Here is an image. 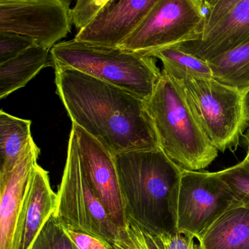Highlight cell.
<instances>
[{
  "instance_id": "cell-1",
  "label": "cell",
  "mask_w": 249,
  "mask_h": 249,
  "mask_svg": "<svg viewBox=\"0 0 249 249\" xmlns=\"http://www.w3.org/2000/svg\"><path fill=\"white\" fill-rule=\"evenodd\" d=\"M54 69L57 95L73 124L111 153L160 147L144 100L77 70Z\"/></svg>"
},
{
  "instance_id": "cell-2",
  "label": "cell",
  "mask_w": 249,
  "mask_h": 249,
  "mask_svg": "<svg viewBox=\"0 0 249 249\" xmlns=\"http://www.w3.org/2000/svg\"><path fill=\"white\" fill-rule=\"evenodd\" d=\"M126 213L152 234L178 232V202L183 168L160 147L115 155Z\"/></svg>"
},
{
  "instance_id": "cell-3",
  "label": "cell",
  "mask_w": 249,
  "mask_h": 249,
  "mask_svg": "<svg viewBox=\"0 0 249 249\" xmlns=\"http://www.w3.org/2000/svg\"><path fill=\"white\" fill-rule=\"evenodd\" d=\"M161 149L183 169L201 171L219 150L196 121L175 80L162 71L152 96L145 101Z\"/></svg>"
},
{
  "instance_id": "cell-4",
  "label": "cell",
  "mask_w": 249,
  "mask_h": 249,
  "mask_svg": "<svg viewBox=\"0 0 249 249\" xmlns=\"http://www.w3.org/2000/svg\"><path fill=\"white\" fill-rule=\"evenodd\" d=\"M51 58L52 67L77 70L144 101L151 97L162 76L153 57L120 47L92 45L76 39L54 45Z\"/></svg>"
},
{
  "instance_id": "cell-5",
  "label": "cell",
  "mask_w": 249,
  "mask_h": 249,
  "mask_svg": "<svg viewBox=\"0 0 249 249\" xmlns=\"http://www.w3.org/2000/svg\"><path fill=\"white\" fill-rule=\"evenodd\" d=\"M57 196L58 203L54 216L61 225L94 235L106 243L111 249H127V232L114 223L83 172L77 135L73 128Z\"/></svg>"
},
{
  "instance_id": "cell-6",
  "label": "cell",
  "mask_w": 249,
  "mask_h": 249,
  "mask_svg": "<svg viewBox=\"0 0 249 249\" xmlns=\"http://www.w3.org/2000/svg\"><path fill=\"white\" fill-rule=\"evenodd\" d=\"M174 80L215 147L222 152L236 147L248 125L245 95L213 77Z\"/></svg>"
},
{
  "instance_id": "cell-7",
  "label": "cell",
  "mask_w": 249,
  "mask_h": 249,
  "mask_svg": "<svg viewBox=\"0 0 249 249\" xmlns=\"http://www.w3.org/2000/svg\"><path fill=\"white\" fill-rule=\"evenodd\" d=\"M243 206L218 172L183 169L178 202V231L197 241L226 212Z\"/></svg>"
},
{
  "instance_id": "cell-8",
  "label": "cell",
  "mask_w": 249,
  "mask_h": 249,
  "mask_svg": "<svg viewBox=\"0 0 249 249\" xmlns=\"http://www.w3.org/2000/svg\"><path fill=\"white\" fill-rule=\"evenodd\" d=\"M206 13L203 0H159L137 29L119 45L147 55L192 39Z\"/></svg>"
},
{
  "instance_id": "cell-9",
  "label": "cell",
  "mask_w": 249,
  "mask_h": 249,
  "mask_svg": "<svg viewBox=\"0 0 249 249\" xmlns=\"http://www.w3.org/2000/svg\"><path fill=\"white\" fill-rule=\"evenodd\" d=\"M72 0H0V32L30 38L51 50L71 32Z\"/></svg>"
},
{
  "instance_id": "cell-10",
  "label": "cell",
  "mask_w": 249,
  "mask_h": 249,
  "mask_svg": "<svg viewBox=\"0 0 249 249\" xmlns=\"http://www.w3.org/2000/svg\"><path fill=\"white\" fill-rule=\"evenodd\" d=\"M77 135L80 165L92 190L114 223L127 232L130 222L126 213L115 155L80 126L73 124Z\"/></svg>"
},
{
  "instance_id": "cell-11",
  "label": "cell",
  "mask_w": 249,
  "mask_h": 249,
  "mask_svg": "<svg viewBox=\"0 0 249 249\" xmlns=\"http://www.w3.org/2000/svg\"><path fill=\"white\" fill-rule=\"evenodd\" d=\"M159 0H111L77 32L74 39L118 47L142 23Z\"/></svg>"
},
{
  "instance_id": "cell-12",
  "label": "cell",
  "mask_w": 249,
  "mask_h": 249,
  "mask_svg": "<svg viewBox=\"0 0 249 249\" xmlns=\"http://www.w3.org/2000/svg\"><path fill=\"white\" fill-rule=\"evenodd\" d=\"M39 154L40 150L32 140L16 165L0 173V249H14L19 214Z\"/></svg>"
},
{
  "instance_id": "cell-13",
  "label": "cell",
  "mask_w": 249,
  "mask_h": 249,
  "mask_svg": "<svg viewBox=\"0 0 249 249\" xmlns=\"http://www.w3.org/2000/svg\"><path fill=\"white\" fill-rule=\"evenodd\" d=\"M248 42L249 0H242L209 32L175 46L208 61Z\"/></svg>"
},
{
  "instance_id": "cell-14",
  "label": "cell",
  "mask_w": 249,
  "mask_h": 249,
  "mask_svg": "<svg viewBox=\"0 0 249 249\" xmlns=\"http://www.w3.org/2000/svg\"><path fill=\"white\" fill-rule=\"evenodd\" d=\"M58 196L50 184L48 171L37 165L20 209L14 249H29L47 221L55 213Z\"/></svg>"
},
{
  "instance_id": "cell-15",
  "label": "cell",
  "mask_w": 249,
  "mask_h": 249,
  "mask_svg": "<svg viewBox=\"0 0 249 249\" xmlns=\"http://www.w3.org/2000/svg\"><path fill=\"white\" fill-rule=\"evenodd\" d=\"M51 66V50L34 45L0 64V99L24 87L42 69Z\"/></svg>"
},
{
  "instance_id": "cell-16",
  "label": "cell",
  "mask_w": 249,
  "mask_h": 249,
  "mask_svg": "<svg viewBox=\"0 0 249 249\" xmlns=\"http://www.w3.org/2000/svg\"><path fill=\"white\" fill-rule=\"evenodd\" d=\"M198 241L204 249H249V209L228 211Z\"/></svg>"
},
{
  "instance_id": "cell-17",
  "label": "cell",
  "mask_w": 249,
  "mask_h": 249,
  "mask_svg": "<svg viewBox=\"0 0 249 249\" xmlns=\"http://www.w3.org/2000/svg\"><path fill=\"white\" fill-rule=\"evenodd\" d=\"M213 78L247 95L249 91V42L210 61Z\"/></svg>"
},
{
  "instance_id": "cell-18",
  "label": "cell",
  "mask_w": 249,
  "mask_h": 249,
  "mask_svg": "<svg viewBox=\"0 0 249 249\" xmlns=\"http://www.w3.org/2000/svg\"><path fill=\"white\" fill-rule=\"evenodd\" d=\"M32 121L0 112V173L11 169L29 142Z\"/></svg>"
},
{
  "instance_id": "cell-19",
  "label": "cell",
  "mask_w": 249,
  "mask_h": 249,
  "mask_svg": "<svg viewBox=\"0 0 249 249\" xmlns=\"http://www.w3.org/2000/svg\"><path fill=\"white\" fill-rule=\"evenodd\" d=\"M146 55L160 60L163 64L162 71L174 80L213 77L211 69L207 61L184 52L175 45L156 50Z\"/></svg>"
},
{
  "instance_id": "cell-20",
  "label": "cell",
  "mask_w": 249,
  "mask_h": 249,
  "mask_svg": "<svg viewBox=\"0 0 249 249\" xmlns=\"http://www.w3.org/2000/svg\"><path fill=\"white\" fill-rule=\"evenodd\" d=\"M29 249H77L54 214L49 218Z\"/></svg>"
},
{
  "instance_id": "cell-21",
  "label": "cell",
  "mask_w": 249,
  "mask_h": 249,
  "mask_svg": "<svg viewBox=\"0 0 249 249\" xmlns=\"http://www.w3.org/2000/svg\"><path fill=\"white\" fill-rule=\"evenodd\" d=\"M138 228L146 249H204L192 235L179 232L152 234Z\"/></svg>"
},
{
  "instance_id": "cell-22",
  "label": "cell",
  "mask_w": 249,
  "mask_h": 249,
  "mask_svg": "<svg viewBox=\"0 0 249 249\" xmlns=\"http://www.w3.org/2000/svg\"><path fill=\"white\" fill-rule=\"evenodd\" d=\"M241 201L249 209V162L244 158L239 163L222 171H217Z\"/></svg>"
},
{
  "instance_id": "cell-23",
  "label": "cell",
  "mask_w": 249,
  "mask_h": 249,
  "mask_svg": "<svg viewBox=\"0 0 249 249\" xmlns=\"http://www.w3.org/2000/svg\"><path fill=\"white\" fill-rule=\"evenodd\" d=\"M34 45H37L30 38L18 34L0 32V64L15 58Z\"/></svg>"
},
{
  "instance_id": "cell-24",
  "label": "cell",
  "mask_w": 249,
  "mask_h": 249,
  "mask_svg": "<svg viewBox=\"0 0 249 249\" xmlns=\"http://www.w3.org/2000/svg\"><path fill=\"white\" fill-rule=\"evenodd\" d=\"M111 0H81L72 8L73 24L77 30L84 27Z\"/></svg>"
},
{
  "instance_id": "cell-25",
  "label": "cell",
  "mask_w": 249,
  "mask_h": 249,
  "mask_svg": "<svg viewBox=\"0 0 249 249\" xmlns=\"http://www.w3.org/2000/svg\"><path fill=\"white\" fill-rule=\"evenodd\" d=\"M241 1L242 0H217L213 5L206 8L203 22L192 39L209 32L235 4Z\"/></svg>"
},
{
  "instance_id": "cell-26",
  "label": "cell",
  "mask_w": 249,
  "mask_h": 249,
  "mask_svg": "<svg viewBox=\"0 0 249 249\" xmlns=\"http://www.w3.org/2000/svg\"><path fill=\"white\" fill-rule=\"evenodd\" d=\"M61 225L64 232L77 249H111L106 243L94 235Z\"/></svg>"
},
{
  "instance_id": "cell-27",
  "label": "cell",
  "mask_w": 249,
  "mask_h": 249,
  "mask_svg": "<svg viewBox=\"0 0 249 249\" xmlns=\"http://www.w3.org/2000/svg\"><path fill=\"white\" fill-rule=\"evenodd\" d=\"M245 106H246V115H247V119L249 121V91L245 96Z\"/></svg>"
},
{
  "instance_id": "cell-28",
  "label": "cell",
  "mask_w": 249,
  "mask_h": 249,
  "mask_svg": "<svg viewBox=\"0 0 249 249\" xmlns=\"http://www.w3.org/2000/svg\"><path fill=\"white\" fill-rule=\"evenodd\" d=\"M244 136V142L245 143V146H247V149H249V127L247 129V131L243 135Z\"/></svg>"
},
{
  "instance_id": "cell-29",
  "label": "cell",
  "mask_w": 249,
  "mask_h": 249,
  "mask_svg": "<svg viewBox=\"0 0 249 249\" xmlns=\"http://www.w3.org/2000/svg\"><path fill=\"white\" fill-rule=\"evenodd\" d=\"M204 1L205 6H206V9L208 7H211L213 5L217 0H203Z\"/></svg>"
},
{
  "instance_id": "cell-30",
  "label": "cell",
  "mask_w": 249,
  "mask_h": 249,
  "mask_svg": "<svg viewBox=\"0 0 249 249\" xmlns=\"http://www.w3.org/2000/svg\"><path fill=\"white\" fill-rule=\"evenodd\" d=\"M246 158H247V159L248 160V161L249 162V149H248V151H247V156H246Z\"/></svg>"
},
{
  "instance_id": "cell-31",
  "label": "cell",
  "mask_w": 249,
  "mask_h": 249,
  "mask_svg": "<svg viewBox=\"0 0 249 249\" xmlns=\"http://www.w3.org/2000/svg\"><path fill=\"white\" fill-rule=\"evenodd\" d=\"M77 1H81V0H77Z\"/></svg>"
}]
</instances>
